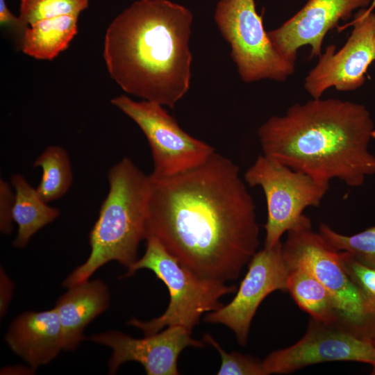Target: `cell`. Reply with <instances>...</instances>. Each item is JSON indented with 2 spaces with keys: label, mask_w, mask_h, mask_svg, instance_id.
<instances>
[{
  "label": "cell",
  "mask_w": 375,
  "mask_h": 375,
  "mask_svg": "<svg viewBox=\"0 0 375 375\" xmlns=\"http://www.w3.org/2000/svg\"><path fill=\"white\" fill-rule=\"evenodd\" d=\"M146 238L198 276L237 279L259 247L256 205L240 169L216 152L167 177L149 175Z\"/></svg>",
  "instance_id": "6da1fadb"
},
{
  "label": "cell",
  "mask_w": 375,
  "mask_h": 375,
  "mask_svg": "<svg viewBox=\"0 0 375 375\" xmlns=\"http://www.w3.org/2000/svg\"><path fill=\"white\" fill-rule=\"evenodd\" d=\"M257 135L265 156L320 182L357 188L375 174L374 125L361 103L312 98L269 117Z\"/></svg>",
  "instance_id": "7a4b0ae2"
},
{
  "label": "cell",
  "mask_w": 375,
  "mask_h": 375,
  "mask_svg": "<svg viewBox=\"0 0 375 375\" xmlns=\"http://www.w3.org/2000/svg\"><path fill=\"white\" fill-rule=\"evenodd\" d=\"M193 16L169 0H138L108 26L103 56L126 92L173 108L188 92Z\"/></svg>",
  "instance_id": "3957f363"
},
{
  "label": "cell",
  "mask_w": 375,
  "mask_h": 375,
  "mask_svg": "<svg viewBox=\"0 0 375 375\" xmlns=\"http://www.w3.org/2000/svg\"><path fill=\"white\" fill-rule=\"evenodd\" d=\"M109 190L90 234L88 259L62 283L67 288L87 281L101 267L117 261L128 269L146 238L149 178L128 158L108 173Z\"/></svg>",
  "instance_id": "277c9868"
},
{
  "label": "cell",
  "mask_w": 375,
  "mask_h": 375,
  "mask_svg": "<svg viewBox=\"0 0 375 375\" xmlns=\"http://www.w3.org/2000/svg\"><path fill=\"white\" fill-rule=\"evenodd\" d=\"M144 255L127 269L124 277L132 276L139 269H147L167 286L169 292L167 308L160 316L149 321L131 319L127 324L141 330L144 335L156 333L167 326H179L191 331L205 312L220 308L219 299L237 291L234 285L203 278L172 256L153 238L147 240Z\"/></svg>",
  "instance_id": "5b68a950"
},
{
  "label": "cell",
  "mask_w": 375,
  "mask_h": 375,
  "mask_svg": "<svg viewBox=\"0 0 375 375\" xmlns=\"http://www.w3.org/2000/svg\"><path fill=\"white\" fill-rule=\"evenodd\" d=\"M282 249L288 268L301 265L308 269L329 292L342 319L372 340L375 334L374 319L342 267L339 251L312 230L308 217L287 232Z\"/></svg>",
  "instance_id": "8992f818"
},
{
  "label": "cell",
  "mask_w": 375,
  "mask_h": 375,
  "mask_svg": "<svg viewBox=\"0 0 375 375\" xmlns=\"http://www.w3.org/2000/svg\"><path fill=\"white\" fill-rule=\"evenodd\" d=\"M214 19L244 82H283L293 74L295 62L283 56L272 42L254 0H219Z\"/></svg>",
  "instance_id": "52a82bcc"
},
{
  "label": "cell",
  "mask_w": 375,
  "mask_h": 375,
  "mask_svg": "<svg viewBox=\"0 0 375 375\" xmlns=\"http://www.w3.org/2000/svg\"><path fill=\"white\" fill-rule=\"evenodd\" d=\"M244 180L250 187L259 186L265 196L267 219L265 248H272L281 236L306 217L303 210L317 207L328 192L329 183L295 171L265 156H258L246 171Z\"/></svg>",
  "instance_id": "ba28073f"
},
{
  "label": "cell",
  "mask_w": 375,
  "mask_h": 375,
  "mask_svg": "<svg viewBox=\"0 0 375 375\" xmlns=\"http://www.w3.org/2000/svg\"><path fill=\"white\" fill-rule=\"evenodd\" d=\"M111 103L129 117L144 134L151 151L153 170L151 175H176L206 162L215 149L183 131L163 106L121 95Z\"/></svg>",
  "instance_id": "9c48e42d"
},
{
  "label": "cell",
  "mask_w": 375,
  "mask_h": 375,
  "mask_svg": "<svg viewBox=\"0 0 375 375\" xmlns=\"http://www.w3.org/2000/svg\"><path fill=\"white\" fill-rule=\"evenodd\" d=\"M375 364V347L340 320L325 323L311 317L303 336L292 345L275 350L262 360L267 375L286 374L327 362Z\"/></svg>",
  "instance_id": "30bf717a"
},
{
  "label": "cell",
  "mask_w": 375,
  "mask_h": 375,
  "mask_svg": "<svg viewBox=\"0 0 375 375\" xmlns=\"http://www.w3.org/2000/svg\"><path fill=\"white\" fill-rule=\"evenodd\" d=\"M351 24L353 30L344 45L338 51L334 44L328 46L305 78L304 88L312 98H321L330 88L350 92L364 84L375 60V13L361 9Z\"/></svg>",
  "instance_id": "8fae6325"
},
{
  "label": "cell",
  "mask_w": 375,
  "mask_h": 375,
  "mask_svg": "<svg viewBox=\"0 0 375 375\" xmlns=\"http://www.w3.org/2000/svg\"><path fill=\"white\" fill-rule=\"evenodd\" d=\"M283 243L257 251L248 263V270L234 298L226 305L206 315L207 323L226 326L238 343H247L252 319L258 308L272 292L287 291L289 268L283 255Z\"/></svg>",
  "instance_id": "7c38bea8"
},
{
  "label": "cell",
  "mask_w": 375,
  "mask_h": 375,
  "mask_svg": "<svg viewBox=\"0 0 375 375\" xmlns=\"http://www.w3.org/2000/svg\"><path fill=\"white\" fill-rule=\"evenodd\" d=\"M192 332L179 326H167L162 331L135 338L124 333L108 331L92 335L90 340L110 347V374L116 373L126 362L140 363L148 375H177L178 358L188 347H203L204 341L192 338Z\"/></svg>",
  "instance_id": "4fadbf2b"
},
{
  "label": "cell",
  "mask_w": 375,
  "mask_h": 375,
  "mask_svg": "<svg viewBox=\"0 0 375 375\" xmlns=\"http://www.w3.org/2000/svg\"><path fill=\"white\" fill-rule=\"evenodd\" d=\"M372 0H308L292 17L277 28L268 31L269 37L285 58L296 62L298 49L311 47L310 58L319 56L327 33L340 20H347L359 8Z\"/></svg>",
  "instance_id": "5bb4252c"
},
{
  "label": "cell",
  "mask_w": 375,
  "mask_h": 375,
  "mask_svg": "<svg viewBox=\"0 0 375 375\" xmlns=\"http://www.w3.org/2000/svg\"><path fill=\"white\" fill-rule=\"evenodd\" d=\"M5 340L11 350L33 369L48 364L64 350L56 309L20 314L10 324Z\"/></svg>",
  "instance_id": "9a60e30c"
},
{
  "label": "cell",
  "mask_w": 375,
  "mask_h": 375,
  "mask_svg": "<svg viewBox=\"0 0 375 375\" xmlns=\"http://www.w3.org/2000/svg\"><path fill=\"white\" fill-rule=\"evenodd\" d=\"M110 302L107 285L100 279L85 281L68 288L57 300L65 351H74L85 338V328L106 311Z\"/></svg>",
  "instance_id": "2e32d148"
},
{
  "label": "cell",
  "mask_w": 375,
  "mask_h": 375,
  "mask_svg": "<svg viewBox=\"0 0 375 375\" xmlns=\"http://www.w3.org/2000/svg\"><path fill=\"white\" fill-rule=\"evenodd\" d=\"M11 185L15 190L13 220L18 226L13 246L22 249L35 233L59 217L60 210L47 205L22 174L11 177Z\"/></svg>",
  "instance_id": "e0dca14e"
},
{
  "label": "cell",
  "mask_w": 375,
  "mask_h": 375,
  "mask_svg": "<svg viewBox=\"0 0 375 375\" xmlns=\"http://www.w3.org/2000/svg\"><path fill=\"white\" fill-rule=\"evenodd\" d=\"M78 17L62 15L27 27L22 35V51L35 59H53L67 48L76 35Z\"/></svg>",
  "instance_id": "ac0fdd59"
},
{
  "label": "cell",
  "mask_w": 375,
  "mask_h": 375,
  "mask_svg": "<svg viewBox=\"0 0 375 375\" xmlns=\"http://www.w3.org/2000/svg\"><path fill=\"white\" fill-rule=\"evenodd\" d=\"M287 291L312 318L325 323L342 320L329 292L303 266L289 268Z\"/></svg>",
  "instance_id": "d6986e66"
},
{
  "label": "cell",
  "mask_w": 375,
  "mask_h": 375,
  "mask_svg": "<svg viewBox=\"0 0 375 375\" xmlns=\"http://www.w3.org/2000/svg\"><path fill=\"white\" fill-rule=\"evenodd\" d=\"M33 167L42 171L41 180L36 190L47 203L59 199L70 188L73 172L67 151L60 146L47 147L38 156Z\"/></svg>",
  "instance_id": "ffe728a7"
},
{
  "label": "cell",
  "mask_w": 375,
  "mask_h": 375,
  "mask_svg": "<svg viewBox=\"0 0 375 375\" xmlns=\"http://www.w3.org/2000/svg\"><path fill=\"white\" fill-rule=\"evenodd\" d=\"M319 233L336 251L348 252L363 263L375 265V226L354 235H347L322 223Z\"/></svg>",
  "instance_id": "44dd1931"
},
{
  "label": "cell",
  "mask_w": 375,
  "mask_h": 375,
  "mask_svg": "<svg viewBox=\"0 0 375 375\" xmlns=\"http://www.w3.org/2000/svg\"><path fill=\"white\" fill-rule=\"evenodd\" d=\"M88 0H20L19 19L27 28L39 21L62 15L78 16Z\"/></svg>",
  "instance_id": "7402d4cb"
},
{
  "label": "cell",
  "mask_w": 375,
  "mask_h": 375,
  "mask_svg": "<svg viewBox=\"0 0 375 375\" xmlns=\"http://www.w3.org/2000/svg\"><path fill=\"white\" fill-rule=\"evenodd\" d=\"M339 256L342 267L375 320V265L363 263L346 251H339Z\"/></svg>",
  "instance_id": "603a6c76"
},
{
  "label": "cell",
  "mask_w": 375,
  "mask_h": 375,
  "mask_svg": "<svg viewBox=\"0 0 375 375\" xmlns=\"http://www.w3.org/2000/svg\"><path fill=\"white\" fill-rule=\"evenodd\" d=\"M205 343L211 344L219 353L221 365L218 375H267L262 360L238 352L228 353L209 333L203 335Z\"/></svg>",
  "instance_id": "cb8c5ba5"
},
{
  "label": "cell",
  "mask_w": 375,
  "mask_h": 375,
  "mask_svg": "<svg viewBox=\"0 0 375 375\" xmlns=\"http://www.w3.org/2000/svg\"><path fill=\"white\" fill-rule=\"evenodd\" d=\"M15 192L4 179H0V231L9 235L12 229Z\"/></svg>",
  "instance_id": "d4e9b609"
},
{
  "label": "cell",
  "mask_w": 375,
  "mask_h": 375,
  "mask_svg": "<svg viewBox=\"0 0 375 375\" xmlns=\"http://www.w3.org/2000/svg\"><path fill=\"white\" fill-rule=\"evenodd\" d=\"M14 284L5 271L1 267L0 272V313L1 317H3L11 297L12 296Z\"/></svg>",
  "instance_id": "484cf974"
},
{
  "label": "cell",
  "mask_w": 375,
  "mask_h": 375,
  "mask_svg": "<svg viewBox=\"0 0 375 375\" xmlns=\"http://www.w3.org/2000/svg\"><path fill=\"white\" fill-rule=\"evenodd\" d=\"M0 24L1 26L13 28L22 35L26 28L19 17L15 16L8 8L5 0H0Z\"/></svg>",
  "instance_id": "4316f807"
},
{
  "label": "cell",
  "mask_w": 375,
  "mask_h": 375,
  "mask_svg": "<svg viewBox=\"0 0 375 375\" xmlns=\"http://www.w3.org/2000/svg\"><path fill=\"white\" fill-rule=\"evenodd\" d=\"M375 8V0H372L370 6L367 8L368 11H373V9Z\"/></svg>",
  "instance_id": "83f0119b"
},
{
  "label": "cell",
  "mask_w": 375,
  "mask_h": 375,
  "mask_svg": "<svg viewBox=\"0 0 375 375\" xmlns=\"http://www.w3.org/2000/svg\"><path fill=\"white\" fill-rule=\"evenodd\" d=\"M372 372H371V374L372 375H375V364L372 365Z\"/></svg>",
  "instance_id": "f1b7e54d"
},
{
  "label": "cell",
  "mask_w": 375,
  "mask_h": 375,
  "mask_svg": "<svg viewBox=\"0 0 375 375\" xmlns=\"http://www.w3.org/2000/svg\"><path fill=\"white\" fill-rule=\"evenodd\" d=\"M372 342H373V344H374V347H375V334H374V335L373 336V338H372Z\"/></svg>",
  "instance_id": "f546056e"
}]
</instances>
